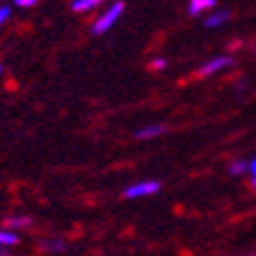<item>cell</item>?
I'll return each instance as SVG.
<instances>
[{"label":"cell","mask_w":256,"mask_h":256,"mask_svg":"<svg viewBox=\"0 0 256 256\" xmlns=\"http://www.w3.org/2000/svg\"><path fill=\"white\" fill-rule=\"evenodd\" d=\"M157 192H160V182L157 180H141V182L130 185L122 194H125V198H143V196H152Z\"/></svg>","instance_id":"cell-2"},{"label":"cell","mask_w":256,"mask_h":256,"mask_svg":"<svg viewBox=\"0 0 256 256\" xmlns=\"http://www.w3.org/2000/svg\"><path fill=\"white\" fill-rule=\"evenodd\" d=\"M252 185H254V187H256V178H252Z\"/></svg>","instance_id":"cell-16"},{"label":"cell","mask_w":256,"mask_h":256,"mask_svg":"<svg viewBox=\"0 0 256 256\" xmlns=\"http://www.w3.org/2000/svg\"><path fill=\"white\" fill-rule=\"evenodd\" d=\"M7 231H14V228H28L32 226V220L30 217H10V220L5 222Z\"/></svg>","instance_id":"cell-8"},{"label":"cell","mask_w":256,"mask_h":256,"mask_svg":"<svg viewBox=\"0 0 256 256\" xmlns=\"http://www.w3.org/2000/svg\"><path fill=\"white\" fill-rule=\"evenodd\" d=\"M166 132V125H146L136 132V138H155Z\"/></svg>","instance_id":"cell-5"},{"label":"cell","mask_w":256,"mask_h":256,"mask_svg":"<svg viewBox=\"0 0 256 256\" xmlns=\"http://www.w3.org/2000/svg\"><path fill=\"white\" fill-rule=\"evenodd\" d=\"M250 171V162H233L231 166H228V173L231 176H240V173Z\"/></svg>","instance_id":"cell-10"},{"label":"cell","mask_w":256,"mask_h":256,"mask_svg":"<svg viewBox=\"0 0 256 256\" xmlns=\"http://www.w3.org/2000/svg\"><path fill=\"white\" fill-rule=\"evenodd\" d=\"M44 250H48V252H62V250H65V242H62V240H51V242H44Z\"/></svg>","instance_id":"cell-11"},{"label":"cell","mask_w":256,"mask_h":256,"mask_svg":"<svg viewBox=\"0 0 256 256\" xmlns=\"http://www.w3.org/2000/svg\"><path fill=\"white\" fill-rule=\"evenodd\" d=\"M18 242V236L14 231H7V228H0V247H12Z\"/></svg>","instance_id":"cell-9"},{"label":"cell","mask_w":256,"mask_h":256,"mask_svg":"<svg viewBox=\"0 0 256 256\" xmlns=\"http://www.w3.org/2000/svg\"><path fill=\"white\" fill-rule=\"evenodd\" d=\"M250 173H252V178H256V157L250 160Z\"/></svg>","instance_id":"cell-15"},{"label":"cell","mask_w":256,"mask_h":256,"mask_svg":"<svg viewBox=\"0 0 256 256\" xmlns=\"http://www.w3.org/2000/svg\"><path fill=\"white\" fill-rule=\"evenodd\" d=\"M122 12H125V2H114V5H108L106 10L97 16L95 24H92V35H104V32H108V30L118 24V18Z\"/></svg>","instance_id":"cell-1"},{"label":"cell","mask_w":256,"mask_h":256,"mask_svg":"<svg viewBox=\"0 0 256 256\" xmlns=\"http://www.w3.org/2000/svg\"><path fill=\"white\" fill-rule=\"evenodd\" d=\"M10 12H12V7H10V5H2V7H0V28H2V24H5L7 18H10Z\"/></svg>","instance_id":"cell-13"},{"label":"cell","mask_w":256,"mask_h":256,"mask_svg":"<svg viewBox=\"0 0 256 256\" xmlns=\"http://www.w3.org/2000/svg\"><path fill=\"white\" fill-rule=\"evenodd\" d=\"M231 65H233L231 56H217V58L208 60V62L198 70V74H201V76H212V74H217V72H222V70H226V67H231Z\"/></svg>","instance_id":"cell-3"},{"label":"cell","mask_w":256,"mask_h":256,"mask_svg":"<svg viewBox=\"0 0 256 256\" xmlns=\"http://www.w3.org/2000/svg\"><path fill=\"white\" fill-rule=\"evenodd\" d=\"M97 7H100L97 0H74L72 2V12H92Z\"/></svg>","instance_id":"cell-7"},{"label":"cell","mask_w":256,"mask_h":256,"mask_svg":"<svg viewBox=\"0 0 256 256\" xmlns=\"http://www.w3.org/2000/svg\"><path fill=\"white\" fill-rule=\"evenodd\" d=\"M228 18H231V14H228V12H224V10H222V12H214V14H210V16L206 18L203 24H206V28H217V26H224V24H226Z\"/></svg>","instance_id":"cell-6"},{"label":"cell","mask_w":256,"mask_h":256,"mask_svg":"<svg viewBox=\"0 0 256 256\" xmlns=\"http://www.w3.org/2000/svg\"><path fill=\"white\" fill-rule=\"evenodd\" d=\"M0 74H2V65H0Z\"/></svg>","instance_id":"cell-17"},{"label":"cell","mask_w":256,"mask_h":256,"mask_svg":"<svg viewBox=\"0 0 256 256\" xmlns=\"http://www.w3.org/2000/svg\"><path fill=\"white\" fill-rule=\"evenodd\" d=\"M0 256H5V254H0Z\"/></svg>","instance_id":"cell-18"},{"label":"cell","mask_w":256,"mask_h":256,"mask_svg":"<svg viewBox=\"0 0 256 256\" xmlns=\"http://www.w3.org/2000/svg\"><path fill=\"white\" fill-rule=\"evenodd\" d=\"M14 5H16V7H35L37 2H35V0H16Z\"/></svg>","instance_id":"cell-14"},{"label":"cell","mask_w":256,"mask_h":256,"mask_svg":"<svg viewBox=\"0 0 256 256\" xmlns=\"http://www.w3.org/2000/svg\"><path fill=\"white\" fill-rule=\"evenodd\" d=\"M164 67H166V58H155V60H150V70L160 72V70H164Z\"/></svg>","instance_id":"cell-12"},{"label":"cell","mask_w":256,"mask_h":256,"mask_svg":"<svg viewBox=\"0 0 256 256\" xmlns=\"http://www.w3.org/2000/svg\"><path fill=\"white\" fill-rule=\"evenodd\" d=\"M214 7H217L214 0H192L190 5H187V10H190L192 16H198L201 12H206V10H214Z\"/></svg>","instance_id":"cell-4"}]
</instances>
